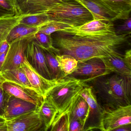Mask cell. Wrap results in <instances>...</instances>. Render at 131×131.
<instances>
[{"label":"cell","instance_id":"6da1fadb","mask_svg":"<svg viewBox=\"0 0 131 131\" xmlns=\"http://www.w3.org/2000/svg\"><path fill=\"white\" fill-rule=\"evenodd\" d=\"M130 33L118 34L115 28L99 32H83L69 27L51 34L53 46L60 54L73 57L78 61L102 58L121 53Z\"/></svg>","mask_w":131,"mask_h":131},{"label":"cell","instance_id":"7a4b0ae2","mask_svg":"<svg viewBox=\"0 0 131 131\" xmlns=\"http://www.w3.org/2000/svg\"><path fill=\"white\" fill-rule=\"evenodd\" d=\"M92 80L95 90L105 106L104 108H115L131 105V77L115 73Z\"/></svg>","mask_w":131,"mask_h":131},{"label":"cell","instance_id":"3957f363","mask_svg":"<svg viewBox=\"0 0 131 131\" xmlns=\"http://www.w3.org/2000/svg\"><path fill=\"white\" fill-rule=\"evenodd\" d=\"M46 15L50 21L73 27L80 26L93 20L91 13L75 0H63Z\"/></svg>","mask_w":131,"mask_h":131},{"label":"cell","instance_id":"277c9868","mask_svg":"<svg viewBox=\"0 0 131 131\" xmlns=\"http://www.w3.org/2000/svg\"><path fill=\"white\" fill-rule=\"evenodd\" d=\"M85 82L72 77H63L48 92L46 98L56 106L57 114H60L69 107L83 88L87 86Z\"/></svg>","mask_w":131,"mask_h":131},{"label":"cell","instance_id":"5b68a950","mask_svg":"<svg viewBox=\"0 0 131 131\" xmlns=\"http://www.w3.org/2000/svg\"><path fill=\"white\" fill-rule=\"evenodd\" d=\"M129 124H131V105L115 108H103L98 128L102 131H113L119 126Z\"/></svg>","mask_w":131,"mask_h":131},{"label":"cell","instance_id":"8992f818","mask_svg":"<svg viewBox=\"0 0 131 131\" xmlns=\"http://www.w3.org/2000/svg\"><path fill=\"white\" fill-rule=\"evenodd\" d=\"M36 34L16 39L10 43L1 72L21 67L26 58V49L29 43L34 40Z\"/></svg>","mask_w":131,"mask_h":131},{"label":"cell","instance_id":"52a82bcc","mask_svg":"<svg viewBox=\"0 0 131 131\" xmlns=\"http://www.w3.org/2000/svg\"><path fill=\"white\" fill-rule=\"evenodd\" d=\"M110 73L100 58H93L78 61L75 70L67 76L88 82Z\"/></svg>","mask_w":131,"mask_h":131},{"label":"cell","instance_id":"ba28073f","mask_svg":"<svg viewBox=\"0 0 131 131\" xmlns=\"http://www.w3.org/2000/svg\"><path fill=\"white\" fill-rule=\"evenodd\" d=\"M38 110L31 111L7 121V131H45V127Z\"/></svg>","mask_w":131,"mask_h":131},{"label":"cell","instance_id":"9c48e42d","mask_svg":"<svg viewBox=\"0 0 131 131\" xmlns=\"http://www.w3.org/2000/svg\"><path fill=\"white\" fill-rule=\"evenodd\" d=\"M25 57L29 64L38 73L46 79L53 80L43 50L34 40L27 46L25 52Z\"/></svg>","mask_w":131,"mask_h":131},{"label":"cell","instance_id":"30bf717a","mask_svg":"<svg viewBox=\"0 0 131 131\" xmlns=\"http://www.w3.org/2000/svg\"><path fill=\"white\" fill-rule=\"evenodd\" d=\"M20 67L26 73L32 88L43 99L46 98L48 92L59 82L61 79L49 80L46 79L32 67L26 58Z\"/></svg>","mask_w":131,"mask_h":131},{"label":"cell","instance_id":"8fae6325","mask_svg":"<svg viewBox=\"0 0 131 131\" xmlns=\"http://www.w3.org/2000/svg\"><path fill=\"white\" fill-rule=\"evenodd\" d=\"M85 7L92 15L94 20L107 22L122 19L119 14L113 11L102 0H75Z\"/></svg>","mask_w":131,"mask_h":131},{"label":"cell","instance_id":"7c38bea8","mask_svg":"<svg viewBox=\"0 0 131 131\" xmlns=\"http://www.w3.org/2000/svg\"><path fill=\"white\" fill-rule=\"evenodd\" d=\"M63 0H16L20 15L26 16L46 14Z\"/></svg>","mask_w":131,"mask_h":131},{"label":"cell","instance_id":"4fadbf2b","mask_svg":"<svg viewBox=\"0 0 131 131\" xmlns=\"http://www.w3.org/2000/svg\"><path fill=\"white\" fill-rule=\"evenodd\" d=\"M3 86L10 95L34 103L39 108L42 103L43 97L33 89L5 81L3 82Z\"/></svg>","mask_w":131,"mask_h":131},{"label":"cell","instance_id":"5bb4252c","mask_svg":"<svg viewBox=\"0 0 131 131\" xmlns=\"http://www.w3.org/2000/svg\"><path fill=\"white\" fill-rule=\"evenodd\" d=\"M79 95L86 101L90 107V113L87 121L89 119L90 125L85 130L98 129L100 118L103 107L98 103L96 96L91 87L88 85L83 88Z\"/></svg>","mask_w":131,"mask_h":131},{"label":"cell","instance_id":"9a60e30c","mask_svg":"<svg viewBox=\"0 0 131 131\" xmlns=\"http://www.w3.org/2000/svg\"><path fill=\"white\" fill-rule=\"evenodd\" d=\"M39 109L34 103L10 95L3 117L6 121H9Z\"/></svg>","mask_w":131,"mask_h":131},{"label":"cell","instance_id":"2e32d148","mask_svg":"<svg viewBox=\"0 0 131 131\" xmlns=\"http://www.w3.org/2000/svg\"><path fill=\"white\" fill-rule=\"evenodd\" d=\"M124 55L121 53L113 54L100 58L106 69L122 76L131 77V67L126 62Z\"/></svg>","mask_w":131,"mask_h":131},{"label":"cell","instance_id":"e0dca14e","mask_svg":"<svg viewBox=\"0 0 131 131\" xmlns=\"http://www.w3.org/2000/svg\"><path fill=\"white\" fill-rule=\"evenodd\" d=\"M89 113V105L79 94L70 106V119H79L85 126Z\"/></svg>","mask_w":131,"mask_h":131},{"label":"cell","instance_id":"ac0fdd59","mask_svg":"<svg viewBox=\"0 0 131 131\" xmlns=\"http://www.w3.org/2000/svg\"><path fill=\"white\" fill-rule=\"evenodd\" d=\"M26 17L12 14L0 16V45L6 40L10 31L19 24L21 20Z\"/></svg>","mask_w":131,"mask_h":131},{"label":"cell","instance_id":"d6986e66","mask_svg":"<svg viewBox=\"0 0 131 131\" xmlns=\"http://www.w3.org/2000/svg\"><path fill=\"white\" fill-rule=\"evenodd\" d=\"M38 112L45 126V131H48L58 113L57 108L50 100L45 98Z\"/></svg>","mask_w":131,"mask_h":131},{"label":"cell","instance_id":"ffe728a7","mask_svg":"<svg viewBox=\"0 0 131 131\" xmlns=\"http://www.w3.org/2000/svg\"><path fill=\"white\" fill-rule=\"evenodd\" d=\"M0 75L5 81L10 82L25 87L33 89L26 73L21 67L1 72L0 73Z\"/></svg>","mask_w":131,"mask_h":131},{"label":"cell","instance_id":"44dd1931","mask_svg":"<svg viewBox=\"0 0 131 131\" xmlns=\"http://www.w3.org/2000/svg\"><path fill=\"white\" fill-rule=\"evenodd\" d=\"M70 29L83 32H93L109 30L115 28L112 22L99 20H93L80 26L69 27Z\"/></svg>","mask_w":131,"mask_h":131},{"label":"cell","instance_id":"7402d4cb","mask_svg":"<svg viewBox=\"0 0 131 131\" xmlns=\"http://www.w3.org/2000/svg\"><path fill=\"white\" fill-rule=\"evenodd\" d=\"M113 11L120 15L122 20L129 18L131 0H102Z\"/></svg>","mask_w":131,"mask_h":131},{"label":"cell","instance_id":"603a6c76","mask_svg":"<svg viewBox=\"0 0 131 131\" xmlns=\"http://www.w3.org/2000/svg\"><path fill=\"white\" fill-rule=\"evenodd\" d=\"M56 57L63 77L71 74L77 66L78 60L70 55L57 53Z\"/></svg>","mask_w":131,"mask_h":131},{"label":"cell","instance_id":"cb8c5ba5","mask_svg":"<svg viewBox=\"0 0 131 131\" xmlns=\"http://www.w3.org/2000/svg\"><path fill=\"white\" fill-rule=\"evenodd\" d=\"M41 27H42L19 24L10 31L6 40L10 44L16 39L29 34L37 33Z\"/></svg>","mask_w":131,"mask_h":131},{"label":"cell","instance_id":"d4e9b609","mask_svg":"<svg viewBox=\"0 0 131 131\" xmlns=\"http://www.w3.org/2000/svg\"><path fill=\"white\" fill-rule=\"evenodd\" d=\"M43 50L49 70L52 79H59L63 78L56 57V53L52 50Z\"/></svg>","mask_w":131,"mask_h":131},{"label":"cell","instance_id":"484cf974","mask_svg":"<svg viewBox=\"0 0 131 131\" xmlns=\"http://www.w3.org/2000/svg\"><path fill=\"white\" fill-rule=\"evenodd\" d=\"M69 123L70 106L65 112L57 115L49 130L69 131Z\"/></svg>","mask_w":131,"mask_h":131},{"label":"cell","instance_id":"4316f807","mask_svg":"<svg viewBox=\"0 0 131 131\" xmlns=\"http://www.w3.org/2000/svg\"><path fill=\"white\" fill-rule=\"evenodd\" d=\"M34 40L42 49L52 50L56 53H60L59 50L53 47L51 35L37 32L35 35Z\"/></svg>","mask_w":131,"mask_h":131},{"label":"cell","instance_id":"83f0119b","mask_svg":"<svg viewBox=\"0 0 131 131\" xmlns=\"http://www.w3.org/2000/svg\"><path fill=\"white\" fill-rule=\"evenodd\" d=\"M50 22L47 15L45 14H39L24 17L21 20L19 24L42 27Z\"/></svg>","mask_w":131,"mask_h":131},{"label":"cell","instance_id":"f1b7e54d","mask_svg":"<svg viewBox=\"0 0 131 131\" xmlns=\"http://www.w3.org/2000/svg\"><path fill=\"white\" fill-rule=\"evenodd\" d=\"M71 26L67 24L61 23L59 22L50 21L45 26L40 27L38 32L51 35L53 33L63 30Z\"/></svg>","mask_w":131,"mask_h":131},{"label":"cell","instance_id":"f546056e","mask_svg":"<svg viewBox=\"0 0 131 131\" xmlns=\"http://www.w3.org/2000/svg\"><path fill=\"white\" fill-rule=\"evenodd\" d=\"M0 8L10 13L20 15L16 0H0Z\"/></svg>","mask_w":131,"mask_h":131},{"label":"cell","instance_id":"4dcf8cb0","mask_svg":"<svg viewBox=\"0 0 131 131\" xmlns=\"http://www.w3.org/2000/svg\"><path fill=\"white\" fill-rule=\"evenodd\" d=\"M4 81L0 75V116H2L4 114L7 104L10 96L3 88V83Z\"/></svg>","mask_w":131,"mask_h":131},{"label":"cell","instance_id":"1f68e13d","mask_svg":"<svg viewBox=\"0 0 131 131\" xmlns=\"http://www.w3.org/2000/svg\"><path fill=\"white\" fill-rule=\"evenodd\" d=\"M85 125L79 119H70L69 131H82L85 130Z\"/></svg>","mask_w":131,"mask_h":131},{"label":"cell","instance_id":"d6a6232c","mask_svg":"<svg viewBox=\"0 0 131 131\" xmlns=\"http://www.w3.org/2000/svg\"><path fill=\"white\" fill-rule=\"evenodd\" d=\"M125 23L118 28L116 33L118 34H131V19L130 17L125 20Z\"/></svg>","mask_w":131,"mask_h":131},{"label":"cell","instance_id":"836d02e7","mask_svg":"<svg viewBox=\"0 0 131 131\" xmlns=\"http://www.w3.org/2000/svg\"><path fill=\"white\" fill-rule=\"evenodd\" d=\"M9 44L6 40L4 41L0 45V56L7 52Z\"/></svg>","mask_w":131,"mask_h":131},{"label":"cell","instance_id":"e575fe53","mask_svg":"<svg viewBox=\"0 0 131 131\" xmlns=\"http://www.w3.org/2000/svg\"><path fill=\"white\" fill-rule=\"evenodd\" d=\"M124 58L128 65L131 67V50L130 49L127 50L124 54Z\"/></svg>","mask_w":131,"mask_h":131},{"label":"cell","instance_id":"d590c367","mask_svg":"<svg viewBox=\"0 0 131 131\" xmlns=\"http://www.w3.org/2000/svg\"><path fill=\"white\" fill-rule=\"evenodd\" d=\"M0 131H7V121L2 116H0Z\"/></svg>","mask_w":131,"mask_h":131},{"label":"cell","instance_id":"8d00e7d4","mask_svg":"<svg viewBox=\"0 0 131 131\" xmlns=\"http://www.w3.org/2000/svg\"><path fill=\"white\" fill-rule=\"evenodd\" d=\"M113 131H131V124L124 125L119 126L114 129Z\"/></svg>","mask_w":131,"mask_h":131},{"label":"cell","instance_id":"74e56055","mask_svg":"<svg viewBox=\"0 0 131 131\" xmlns=\"http://www.w3.org/2000/svg\"><path fill=\"white\" fill-rule=\"evenodd\" d=\"M7 52L3 53V54L0 56V73H1L4 61H5Z\"/></svg>","mask_w":131,"mask_h":131},{"label":"cell","instance_id":"f35d334b","mask_svg":"<svg viewBox=\"0 0 131 131\" xmlns=\"http://www.w3.org/2000/svg\"><path fill=\"white\" fill-rule=\"evenodd\" d=\"M10 13L5 11L3 9L1 8H0V16H3V15H6L7 14H9Z\"/></svg>","mask_w":131,"mask_h":131}]
</instances>
